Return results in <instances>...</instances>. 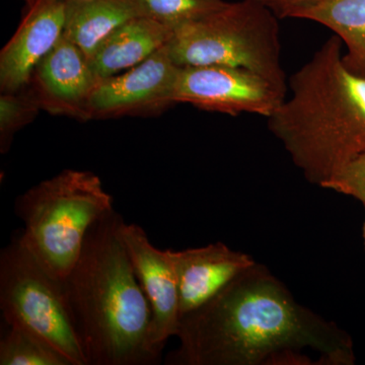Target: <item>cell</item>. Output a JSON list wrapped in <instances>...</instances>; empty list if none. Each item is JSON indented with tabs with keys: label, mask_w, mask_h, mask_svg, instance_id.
Masks as SVG:
<instances>
[{
	"label": "cell",
	"mask_w": 365,
	"mask_h": 365,
	"mask_svg": "<svg viewBox=\"0 0 365 365\" xmlns=\"http://www.w3.org/2000/svg\"><path fill=\"white\" fill-rule=\"evenodd\" d=\"M170 365L355 364L351 337L295 299L267 267L256 263L215 299L180 319Z\"/></svg>",
	"instance_id": "1"
},
{
	"label": "cell",
	"mask_w": 365,
	"mask_h": 365,
	"mask_svg": "<svg viewBox=\"0 0 365 365\" xmlns=\"http://www.w3.org/2000/svg\"><path fill=\"white\" fill-rule=\"evenodd\" d=\"M116 211L86 235L76 265L62 280L72 323L88 365H153L151 311L125 248Z\"/></svg>",
	"instance_id": "2"
},
{
	"label": "cell",
	"mask_w": 365,
	"mask_h": 365,
	"mask_svg": "<svg viewBox=\"0 0 365 365\" xmlns=\"http://www.w3.org/2000/svg\"><path fill=\"white\" fill-rule=\"evenodd\" d=\"M333 35L292 74V95L268 117V128L304 178L323 187L365 151V78L343 61Z\"/></svg>",
	"instance_id": "3"
},
{
	"label": "cell",
	"mask_w": 365,
	"mask_h": 365,
	"mask_svg": "<svg viewBox=\"0 0 365 365\" xmlns=\"http://www.w3.org/2000/svg\"><path fill=\"white\" fill-rule=\"evenodd\" d=\"M114 199L90 170L67 169L16 198L14 213L24 222V247L62 281L76 265L93 223L114 210Z\"/></svg>",
	"instance_id": "4"
},
{
	"label": "cell",
	"mask_w": 365,
	"mask_h": 365,
	"mask_svg": "<svg viewBox=\"0 0 365 365\" xmlns=\"http://www.w3.org/2000/svg\"><path fill=\"white\" fill-rule=\"evenodd\" d=\"M170 58L180 67H242L287 91L278 18L260 0L227 2L215 13L173 31Z\"/></svg>",
	"instance_id": "5"
},
{
	"label": "cell",
	"mask_w": 365,
	"mask_h": 365,
	"mask_svg": "<svg viewBox=\"0 0 365 365\" xmlns=\"http://www.w3.org/2000/svg\"><path fill=\"white\" fill-rule=\"evenodd\" d=\"M0 311L4 323L39 336L72 365H88L62 281L41 265L16 235L0 252Z\"/></svg>",
	"instance_id": "6"
},
{
	"label": "cell",
	"mask_w": 365,
	"mask_h": 365,
	"mask_svg": "<svg viewBox=\"0 0 365 365\" xmlns=\"http://www.w3.org/2000/svg\"><path fill=\"white\" fill-rule=\"evenodd\" d=\"M287 91L242 67H181L175 101L206 112L230 116L248 113L270 117L284 102Z\"/></svg>",
	"instance_id": "7"
},
{
	"label": "cell",
	"mask_w": 365,
	"mask_h": 365,
	"mask_svg": "<svg viewBox=\"0 0 365 365\" xmlns=\"http://www.w3.org/2000/svg\"><path fill=\"white\" fill-rule=\"evenodd\" d=\"M180 69L165 45L125 73L102 79L91 98L90 120L163 114L177 104Z\"/></svg>",
	"instance_id": "8"
},
{
	"label": "cell",
	"mask_w": 365,
	"mask_h": 365,
	"mask_svg": "<svg viewBox=\"0 0 365 365\" xmlns=\"http://www.w3.org/2000/svg\"><path fill=\"white\" fill-rule=\"evenodd\" d=\"M101 81L83 51L63 35L36 66L28 86L42 111L86 122Z\"/></svg>",
	"instance_id": "9"
},
{
	"label": "cell",
	"mask_w": 365,
	"mask_h": 365,
	"mask_svg": "<svg viewBox=\"0 0 365 365\" xmlns=\"http://www.w3.org/2000/svg\"><path fill=\"white\" fill-rule=\"evenodd\" d=\"M122 241L151 311V342L158 352L176 337L180 325L179 288L167 250L151 244L145 230L135 223L122 222Z\"/></svg>",
	"instance_id": "10"
},
{
	"label": "cell",
	"mask_w": 365,
	"mask_h": 365,
	"mask_svg": "<svg viewBox=\"0 0 365 365\" xmlns=\"http://www.w3.org/2000/svg\"><path fill=\"white\" fill-rule=\"evenodd\" d=\"M0 52V91L14 93L29 85L33 71L63 36L66 0H36Z\"/></svg>",
	"instance_id": "11"
},
{
	"label": "cell",
	"mask_w": 365,
	"mask_h": 365,
	"mask_svg": "<svg viewBox=\"0 0 365 365\" xmlns=\"http://www.w3.org/2000/svg\"><path fill=\"white\" fill-rule=\"evenodd\" d=\"M167 252L177 276L180 319L215 299L257 263L250 255L235 251L222 242Z\"/></svg>",
	"instance_id": "12"
},
{
	"label": "cell",
	"mask_w": 365,
	"mask_h": 365,
	"mask_svg": "<svg viewBox=\"0 0 365 365\" xmlns=\"http://www.w3.org/2000/svg\"><path fill=\"white\" fill-rule=\"evenodd\" d=\"M267 6L278 19H304L332 30L347 47L346 67L365 78V0H283Z\"/></svg>",
	"instance_id": "13"
},
{
	"label": "cell",
	"mask_w": 365,
	"mask_h": 365,
	"mask_svg": "<svg viewBox=\"0 0 365 365\" xmlns=\"http://www.w3.org/2000/svg\"><path fill=\"white\" fill-rule=\"evenodd\" d=\"M172 37V29L146 16H136L101 43L90 59L91 66L100 78L116 76L140 64Z\"/></svg>",
	"instance_id": "14"
},
{
	"label": "cell",
	"mask_w": 365,
	"mask_h": 365,
	"mask_svg": "<svg viewBox=\"0 0 365 365\" xmlns=\"http://www.w3.org/2000/svg\"><path fill=\"white\" fill-rule=\"evenodd\" d=\"M138 16L135 0H81L67 4L63 35L90 61L108 36Z\"/></svg>",
	"instance_id": "15"
},
{
	"label": "cell",
	"mask_w": 365,
	"mask_h": 365,
	"mask_svg": "<svg viewBox=\"0 0 365 365\" xmlns=\"http://www.w3.org/2000/svg\"><path fill=\"white\" fill-rule=\"evenodd\" d=\"M6 324L0 338V365H72L51 344L20 326Z\"/></svg>",
	"instance_id": "16"
},
{
	"label": "cell",
	"mask_w": 365,
	"mask_h": 365,
	"mask_svg": "<svg viewBox=\"0 0 365 365\" xmlns=\"http://www.w3.org/2000/svg\"><path fill=\"white\" fill-rule=\"evenodd\" d=\"M139 14L158 21L173 31L202 19L227 4L225 0H135Z\"/></svg>",
	"instance_id": "17"
},
{
	"label": "cell",
	"mask_w": 365,
	"mask_h": 365,
	"mask_svg": "<svg viewBox=\"0 0 365 365\" xmlns=\"http://www.w3.org/2000/svg\"><path fill=\"white\" fill-rule=\"evenodd\" d=\"M41 111V106L28 86L14 93H1L0 153L2 155L11 150L16 134L35 121Z\"/></svg>",
	"instance_id": "18"
},
{
	"label": "cell",
	"mask_w": 365,
	"mask_h": 365,
	"mask_svg": "<svg viewBox=\"0 0 365 365\" xmlns=\"http://www.w3.org/2000/svg\"><path fill=\"white\" fill-rule=\"evenodd\" d=\"M322 188L353 197L365 206V151L353 158Z\"/></svg>",
	"instance_id": "19"
},
{
	"label": "cell",
	"mask_w": 365,
	"mask_h": 365,
	"mask_svg": "<svg viewBox=\"0 0 365 365\" xmlns=\"http://www.w3.org/2000/svg\"><path fill=\"white\" fill-rule=\"evenodd\" d=\"M260 1L268 6V4H273V2L283 1V0H260Z\"/></svg>",
	"instance_id": "20"
},
{
	"label": "cell",
	"mask_w": 365,
	"mask_h": 365,
	"mask_svg": "<svg viewBox=\"0 0 365 365\" xmlns=\"http://www.w3.org/2000/svg\"><path fill=\"white\" fill-rule=\"evenodd\" d=\"M21 1L25 2L26 6L29 7V6H33L34 2H35L36 0H21Z\"/></svg>",
	"instance_id": "21"
},
{
	"label": "cell",
	"mask_w": 365,
	"mask_h": 365,
	"mask_svg": "<svg viewBox=\"0 0 365 365\" xmlns=\"http://www.w3.org/2000/svg\"><path fill=\"white\" fill-rule=\"evenodd\" d=\"M81 1V0H66L67 4H73V2Z\"/></svg>",
	"instance_id": "22"
},
{
	"label": "cell",
	"mask_w": 365,
	"mask_h": 365,
	"mask_svg": "<svg viewBox=\"0 0 365 365\" xmlns=\"http://www.w3.org/2000/svg\"><path fill=\"white\" fill-rule=\"evenodd\" d=\"M364 246H365V222L364 225Z\"/></svg>",
	"instance_id": "23"
}]
</instances>
